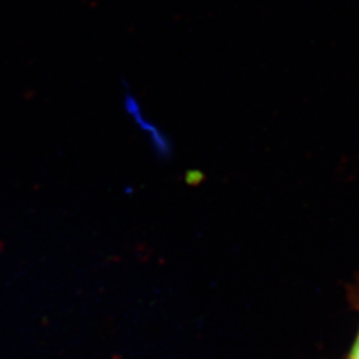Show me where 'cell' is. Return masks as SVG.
I'll list each match as a JSON object with an SVG mask.
<instances>
[{"mask_svg":"<svg viewBox=\"0 0 359 359\" xmlns=\"http://www.w3.org/2000/svg\"><path fill=\"white\" fill-rule=\"evenodd\" d=\"M348 359H359V334L358 337H357V342H355V345L353 347V351H351Z\"/></svg>","mask_w":359,"mask_h":359,"instance_id":"6da1fadb","label":"cell"}]
</instances>
